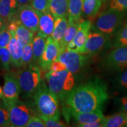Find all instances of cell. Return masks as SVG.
Listing matches in <instances>:
<instances>
[{"label": "cell", "mask_w": 127, "mask_h": 127, "mask_svg": "<svg viewBox=\"0 0 127 127\" xmlns=\"http://www.w3.org/2000/svg\"><path fill=\"white\" fill-rule=\"evenodd\" d=\"M103 64L108 69L121 71L127 68V46L116 47L104 59Z\"/></svg>", "instance_id": "obj_8"}, {"label": "cell", "mask_w": 127, "mask_h": 127, "mask_svg": "<svg viewBox=\"0 0 127 127\" xmlns=\"http://www.w3.org/2000/svg\"><path fill=\"white\" fill-rule=\"evenodd\" d=\"M83 0H69L68 19L74 21H84L81 18Z\"/></svg>", "instance_id": "obj_22"}, {"label": "cell", "mask_w": 127, "mask_h": 127, "mask_svg": "<svg viewBox=\"0 0 127 127\" xmlns=\"http://www.w3.org/2000/svg\"><path fill=\"white\" fill-rule=\"evenodd\" d=\"M39 29L37 32L38 35L47 38L51 35L54 27V18L50 10L44 12H39Z\"/></svg>", "instance_id": "obj_14"}, {"label": "cell", "mask_w": 127, "mask_h": 127, "mask_svg": "<svg viewBox=\"0 0 127 127\" xmlns=\"http://www.w3.org/2000/svg\"><path fill=\"white\" fill-rule=\"evenodd\" d=\"M69 0H50L49 10L55 19L59 17H68Z\"/></svg>", "instance_id": "obj_18"}, {"label": "cell", "mask_w": 127, "mask_h": 127, "mask_svg": "<svg viewBox=\"0 0 127 127\" xmlns=\"http://www.w3.org/2000/svg\"><path fill=\"white\" fill-rule=\"evenodd\" d=\"M46 38L36 35L32 41L33 62L38 63L41 57L43 54L46 45Z\"/></svg>", "instance_id": "obj_23"}, {"label": "cell", "mask_w": 127, "mask_h": 127, "mask_svg": "<svg viewBox=\"0 0 127 127\" xmlns=\"http://www.w3.org/2000/svg\"><path fill=\"white\" fill-rule=\"evenodd\" d=\"M50 0H31L30 5L35 10L39 12H44L49 10Z\"/></svg>", "instance_id": "obj_31"}, {"label": "cell", "mask_w": 127, "mask_h": 127, "mask_svg": "<svg viewBox=\"0 0 127 127\" xmlns=\"http://www.w3.org/2000/svg\"><path fill=\"white\" fill-rule=\"evenodd\" d=\"M48 87L58 99L66 101L71 91L75 86V80L72 74L67 69L53 72L49 71L45 75Z\"/></svg>", "instance_id": "obj_3"}, {"label": "cell", "mask_w": 127, "mask_h": 127, "mask_svg": "<svg viewBox=\"0 0 127 127\" xmlns=\"http://www.w3.org/2000/svg\"><path fill=\"white\" fill-rule=\"evenodd\" d=\"M118 105L121 111L127 112V97H123L118 99Z\"/></svg>", "instance_id": "obj_37"}, {"label": "cell", "mask_w": 127, "mask_h": 127, "mask_svg": "<svg viewBox=\"0 0 127 127\" xmlns=\"http://www.w3.org/2000/svg\"><path fill=\"white\" fill-rule=\"evenodd\" d=\"M2 98H3V91L2 88H1V86H0V100L2 99Z\"/></svg>", "instance_id": "obj_41"}, {"label": "cell", "mask_w": 127, "mask_h": 127, "mask_svg": "<svg viewBox=\"0 0 127 127\" xmlns=\"http://www.w3.org/2000/svg\"><path fill=\"white\" fill-rule=\"evenodd\" d=\"M102 120L92 122L86 124H82L77 125V127H102Z\"/></svg>", "instance_id": "obj_38"}, {"label": "cell", "mask_w": 127, "mask_h": 127, "mask_svg": "<svg viewBox=\"0 0 127 127\" xmlns=\"http://www.w3.org/2000/svg\"><path fill=\"white\" fill-rule=\"evenodd\" d=\"M116 82L120 88L127 90V69L117 77Z\"/></svg>", "instance_id": "obj_34"}, {"label": "cell", "mask_w": 127, "mask_h": 127, "mask_svg": "<svg viewBox=\"0 0 127 127\" xmlns=\"http://www.w3.org/2000/svg\"><path fill=\"white\" fill-rule=\"evenodd\" d=\"M108 98L106 84L101 79L95 78L74 87L65 102L72 111L92 112L102 109Z\"/></svg>", "instance_id": "obj_1"}, {"label": "cell", "mask_w": 127, "mask_h": 127, "mask_svg": "<svg viewBox=\"0 0 127 127\" xmlns=\"http://www.w3.org/2000/svg\"><path fill=\"white\" fill-rule=\"evenodd\" d=\"M70 111L71 115L78 123V125L97 121L102 120L104 118L102 109L85 112H77V111H72L71 109Z\"/></svg>", "instance_id": "obj_16"}, {"label": "cell", "mask_w": 127, "mask_h": 127, "mask_svg": "<svg viewBox=\"0 0 127 127\" xmlns=\"http://www.w3.org/2000/svg\"><path fill=\"white\" fill-rule=\"evenodd\" d=\"M114 46L115 47L127 46V23L116 34Z\"/></svg>", "instance_id": "obj_26"}, {"label": "cell", "mask_w": 127, "mask_h": 127, "mask_svg": "<svg viewBox=\"0 0 127 127\" xmlns=\"http://www.w3.org/2000/svg\"><path fill=\"white\" fill-rule=\"evenodd\" d=\"M18 2V7L22 5H30L31 0H17Z\"/></svg>", "instance_id": "obj_39"}, {"label": "cell", "mask_w": 127, "mask_h": 127, "mask_svg": "<svg viewBox=\"0 0 127 127\" xmlns=\"http://www.w3.org/2000/svg\"><path fill=\"white\" fill-rule=\"evenodd\" d=\"M2 91L3 100L6 101H13L18 99L21 90L17 79L10 75L5 76Z\"/></svg>", "instance_id": "obj_13"}, {"label": "cell", "mask_w": 127, "mask_h": 127, "mask_svg": "<svg viewBox=\"0 0 127 127\" xmlns=\"http://www.w3.org/2000/svg\"><path fill=\"white\" fill-rule=\"evenodd\" d=\"M82 21H74L68 19L67 28H66V31L65 32V34L63 36V39L60 42V51H62L66 48L68 44L74 38V36H75L76 32H77V31L79 24Z\"/></svg>", "instance_id": "obj_19"}, {"label": "cell", "mask_w": 127, "mask_h": 127, "mask_svg": "<svg viewBox=\"0 0 127 127\" xmlns=\"http://www.w3.org/2000/svg\"><path fill=\"white\" fill-rule=\"evenodd\" d=\"M18 8L17 0H0V17L9 22L17 16Z\"/></svg>", "instance_id": "obj_17"}, {"label": "cell", "mask_w": 127, "mask_h": 127, "mask_svg": "<svg viewBox=\"0 0 127 127\" xmlns=\"http://www.w3.org/2000/svg\"><path fill=\"white\" fill-rule=\"evenodd\" d=\"M123 12L111 8L106 11L98 17L95 24L92 25L93 30L109 35L118 30L122 23Z\"/></svg>", "instance_id": "obj_5"}, {"label": "cell", "mask_w": 127, "mask_h": 127, "mask_svg": "<svg viewBox=\"0 0 127 127\" xmlns=\"http://www.w3.org/2000/svg\"><path fill=\"white\" fill-rule=\"evenodd\" d=\"M11 36V34L7 27L5 28L0 32V47H7Z\"/></svg>", "instance_id": "obj_33"}, {"label": "cell", "mask_w": 127, "mask_h": 127, "mask_svg": "<svg viewBox=\"0 0 127 127\" xmlns=\"http://www.w3.org/2000/svg\"><path fill=\"white\" fill-rule=\"evenodd\" d=\"M68 27L67 17H59L54 19V27L51 37L60 43L63 39Z\"/></svg>", "instance_id": "obj_21"}, {"label": "cell", "mask_w": 127, "mask_h": 127, "mask_svg": "<svg viewBox=\"0 0 127 127\" xmlns=\"http://www.w3.org/2000/svg\"><path fill=\"white\" fill-rule=\"evenodd\" d=\"M64 69H66L65 65L61 61L58 60H55L51 66L50 71H53V72H58V71L64 70Z\"/></svg>", "instance_id": "obj_36"}, {"label": "cell", "mask_w": 127, "mask_h": 127, "mask_svg": "<svg viewBox=\"0 0 127 127\" xmlns=\"http://www.w3.org/2000/svg\"><path fill=\"white\" fill-rule=\"evenodd\" d=\"M0 61L3 68L8 70L11 63V58L7 47H0Z\"/></svg>", "instance_id": "obj_28"}, {"label": "cell", "mask_w": 127, "mask_h": 127, "mask_svg": "<svg viewBox=\"0 0 127 127\" xmlns=\"http://www.w3.org/2000/svg\"><path fill=\"white\" fill-rule=\"evenodd\" d=\"M0 127H10L9 114L4 104L0 103Z\"/></svg>", "instance_id": "obj_29"}, {"label": "cell", "mask_w": 127, "mask_h": 127, "mask_svg": "<svg viewBox=\"0 0 127 127\" xmlns=\"http://www.w3.org/2000/svg\"><path fill=\"white\" fill-rule=\"evenodd\" d=\"M25 69L21 71L18 80L21 92L27 96L34 95L41 84V70L35 63L30 64Z\"/></svg>", "instance_id": "obj_4"}, {"label": "cell", "mask_w": 127, "mask_h": 127, "mask_svg": "<svg viewBox=\"0 0 127 127\" xmlns=\"http://www.w3.org/2000/svg\"><path fill=\"white\" fill-rule=\"evenodd\" d=\"M17 15L24 26L28 29L37 33L39 29V14L31 5H25L18 7Z\"/></svg>", "instance_id": "obj_9"}, {"label": "cell", "mask_w": 127, "mask_h": 127, "mask_svg": "<svg viewBox=\"0 0 127 127\" xmlns=\"http://www.w3.org/2000/svg\"><path fill=\"white\" fill-rule=\"evenodd\" d=\"M110 8L122 12L127 11V0H111Z\"/></svg>", "instance_id": "obj_32"}, {"label": "cell", "mask_w": 127, "mask_h": 127, "mask_svg": "<svg viewBox=\"0 0 127 127\" xmlns=\"http://www.w3.org/2000/svg\"><path fill=\"white\" fill-rule=\"evenodd\" d=\"M32 96L38 115L49 118H60L58 98L47 88L44 83H41Z\"/></svg>", "instance_id": "obj_2"}, {"label": "cell", "mask_w": 127, "mask_h": 127, "mask_svg": "<svg viewBox=\"0 0 127 127\" xmlns=\"http://www.w3.org/2000/svg\"><path fill=\"white\" fill-rule=\"evenodd\" d=\"M33 61L32 41L24 45L22 57V66H27Z\"/></svg>", "instance_id": "obj_27"}, {"label": "cell", "mask_w": 127, "mask_h": 127, "mask_svg": "<svg viewBox=\"0 0 127 127\" xmlns=\"http://www.w3.org/2000/svg\"><path fill=\"white\" fill-rule=\"evenodd\" d=\"M91 27V21L84 20L79 24L74 38L68 44L66 48L84 54L85 45Z\"/></svg>", "instance_id": "obj_11"}, {"label": "cell", "mask_w": 127, "mask_h": 127, "mask_svg": "<svg viewBox=\"0 0 127 127\" xmlns=\"http://www.w3.org/2000/svg\"><path fill=\"white\" fill-rule=\"evenodd\" d=\"M35 34V33L28 29L21 23L16 30L14 34L23 45H25L33 41Z\"/></svg>", "instance_id": "obj_24"}, {"label": "cell", "mask_w": 127, "mask_h": 127, "mask_svg": "<svg viewBox=\"0 0 127 127\" xmlns=\"http://www.w3.org/2000/svg\"><path fill=\"white\" fill-rule=\"evenodd\" d=\"M102 127H127V113L121 111L119 113L110 117H104L102 120Z\"/></svg>", "instance_id": "obj_20"}, {"label": "cell", "mask_w": 127, "mask_h": 127, "mask_svg": "<svg viewBox=\"0 0 127 127\" xmlns=\"http://www.w3.org/2000/svg\"><path fill=\"white\" fill-rule=\"evenodd\" d=\"M55 60L61 61L65 65L66 69L72 74H77L81 71L86 63L87 58L82 54L68 50L60 51Z\"/></svg>", "instance_id": "obj_7"}, {"label": "cell", "mask_w": 127, "mask_h": 127, "mask_svg": "<svg viewBox=\"0 0 127 127\" xmlns=\"http://www.w3.org/2000/svg\"><path fill=\"white\" fill-rule=\"evenodd\" d=\"M3 104L9 112L10 127H24L26 126L32 116L31 109L27 105L18 99L13 101L3 100Z\"/></svg>", "instance_id": "obj_6"}, {"label": "cell", "mask_w": 127, "mask_h": 127, "mask_svg": "<svg viewBox=\"0 0 127 127\" xmlns=\"http://www.w3.org/2000/svg\"><path fill=\"white\" fill-rule=\"evenodd\" d=\"M102 0H83L82 12L88 17H93L98 13Z\"/></svg>", "instance_id": "obj_25"}, {"label": "cell", "mask_w": 127, "mask_h": 127, "mask_svg": "<svg viewBox=\"0 0 127 127\" xmlns=\"http://www.w3.org/2000/svg\"><path fill=\"white\" fill-rule=\"evenodd\" d=\"M60 51V43L55 41L51 36L46 39V45L43 54L38 63L39 66L44 71H50L52 63L56 60Z\"/></svg>", "instance_id": "obj_12"}, {"label": "cell", "mask_w": 127, "mask_h": 127, "mask_svg": "<svg viewBox=\"0 0 127 127\" xmlns=\"http://www.w3.org/2000/svg\"><path fill=\"white\" fill-rule=\"evenodd\" d=\"M39 118L42 119L44 124H45V127H66L65 124H64L63 121H60L59 119L49 118V117H46L44 116L38 115Z\"/></svg>", "instance_id": "obj_30"}, {"label": "cell", "mask_w": 127, "mask_h": 127, "mask_svg": "<svg viewBox=\"0 0 127 127\" xmlns=\"http://www.w3.org/2000/svg\"><path fill=\"white\" fill-rule=\"evenodd\" d=\"M89 33L84 48V54L94 56L99 54L108 45V36L100 32L94 31Z\"/></svg>", "instance_id": "obj_10"}, {"label": "cell", "mask_w": 127, "mask_h": 127, "mask_svg": "<svg viewBox=\"0 0 127 127\" xmlns=\"http://www.w3.org/2000/svg\"><path fill=\"white\" fill-rule=\"evenodd\" d=\"M26 127H45V125L42 119L36 116L32 115L29 121L26 125Z\"/></svg>", "instance_id": "obj_35"}, {"label": "cell", "mask_w": 127, "mask_h": 127, "mask_svg": "<svg viewBox=\"0 0 127 127\" xmlns=\"http://www.w3.org/2000/svg\"><path fill=\"white\" fill-rule=\"evenodd\" d=\"M11 35L7 47L11 58V63L16 67H21L22 66V57L24 45L16 37L15 34Z\"/></svg>", "instance_id": "obj_15"}, {"label": "cell", "mask_w": 127, "mask_h": 127, "mask_svg": "<svg viewBox=\"0 0 127 127\" xmlns=\"http://www.w3.org/2000/svg\"><path fill=\"white\" fill-rule=\"evenodd\" d=\"M6 27H7L5 25V21L2 18L0 17V32Z\"/></svg>", "instance_id": "obj_40"}]
</instances>
